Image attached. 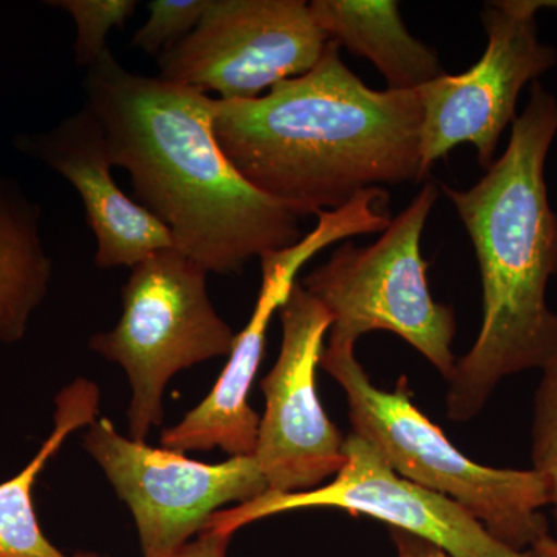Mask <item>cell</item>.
<instances>
[{
  "label": "cell",
  "instance_id": "cell-1",
  "mask_svg": "<svg viewBox=\"0 0 557 557\" xmlns=\"http://www.w3.org/2000/svg\"><path fill=\"white\" fill-rule=\"evenodd\" d=\"M84 90L112 166L129 172L138 203L208 273H240L302 239V219L252 188L220 149L214 98L132 73L110 50L87 69Z\"/></svg>",
  "mask_w": 557,
  "mask_h": 557
},
{
  "label": "cell",
  "instance_id": "cell-2",
  "mask_svg": "<svg viewBox=\"0 0 557 557\" xmlns=\"http://www.w3.org/2000/svg\"><path fill=\"white\" fill-rule=\"evenodd\" d=\"M329 40L310 72L248 101L214 98L220 149L252 188L300 219L362 190L421 182L417 90H373Z\"/></svg>",
  "mask_w": 557,
  "mask_h": 557
},
{
  "label": "cell",
  "instance_id": "cell-3",
  "mask_svg": "<svg viewBox=\"0 0 557 557\" xmlns=\"http://www.w3.org/2000/svg\"><path fill=\"white\" fill-rule=\"evenodd\" d=\"M556 134L555 95L536 81L504 156L469 189L442 186L475 249L483 296L478 339L449 380L453 421L478 416L507 376L557 366V313L547 304L557 274V214L545 182Z\"/></svg>",
  "mask_w": 557,
  "mask_h": 557
},
{
  "label": "cell",
  "instance_id": "cell-4",
  "mask_svg": "<svg viewBox=\"0 0 557 557\" xmlns=\"http://www.w3.org/2000/svg\"><path fill=\"white\" fill-rule=\"evenodd\" d=\"M319 366L343 387L354 434L372 443L399 475L453 498L509 548L527 552L548 533L541 515L549 505L548 486L533 468L472 461L417 408L406 376L394 391L376 387L354 346L327 344Z\"/></svg>",
  "mask_w": 557,
  "mask_h": 557
},
{
  "label": "cell",
  "instance_id": "cell-5",
  "mask_svg": "<svg viewBox=\"0 0 557 557\" xmlns=\"http://www.w3.org/2000/svg\"><path fill=\"white\" fill-rule=\"evenodd\" d=\"M437 199V185L426 183L375 244L344 242L300 285L333 319L329 344L355 347L366 333L391 332L449 381L457 364L456 314L432 298L421 256V236Z\"/></svg>",
  "mask_w": 557,
  "mask_h": 557
},
{
  "label": "cell",
  "instance_id": "cell-6",
  "mask_svg": "<svg viewBox=\"0 0 557 557\" xmlns=\"http://www.w3.org/2000/svg\"><path fill=\"white\" fill-rule=\"evenodd\" d=\"M121 292L119 324L90 339L101 357L126 370L131 437L145 443L163 421L164 387L180 370L233 350L236 333L208 296V271L175 248L132 267Z\"/></svg>",
  "mask_w": 557,
  "mask_h": 557
},
{
  "label": "cell",
  "instance_id": "cell-7",
  "mask_svg": "<svg viewBox=\"0 0 557 557\" xmlns=\"http://www.w3.org/2000/svg\"><path fill=\"white\" fill-rule=\"evenodd\" d=\"M391 222L387 190L366 189L346 207L319 214L318 225L298 244L262 256L258 302L234 339L225 369L208 397L161 434V446L177 453L220 448L231 457L252 456L260 418L249 406V391L262 362L271 319L288 299L300 269L329 245L383 233Z\"/></svg>",
  "mask_w": 557,
  "mask_h": 557
},
{
  "label": "cell",
  "instance_id": "cell-8",
  "mask_svg": "<svg viewBox=\"0 0 557 557\" xmlns=\"http://www.w3.org/2000/svg\"><path fill=\"white\" fill-rule=\"evenodd\" d=\"M557 9L547 0H502L482 11L485 53L460 75L443 73L418 89L423 120L420 131V178L457 146L478 149L479 164L493 166L498 139L518 120L516 108L528 83L557 61L555 47L539 40L537 11Z\"/></svg>",
  "mask_w": 557,
  "mask_h": 557
},
{
  "label": "cell",
  "instance_id": "cell-9",
  "mask_svg": "<svg viewBox=\"0 0 557 557\" xmlns=\"http://www.w3.org/2000/svg\"><path fill=\"white\" fill-rule=\"evenodd\" d=\"M327 42L306 0H211L193 33L160 54V78L222 101L256 100L310 72Z\"/></svg>",
  "mask_w": 557,
  "mask_h": 557
},
{
  "label": "cell",
  "instance_id": "cell-10",
  "mask_svg": "<svg viewBox=\"0 0 557 557\" xmlns=\"http://www.w3.org/2000/svg\"><path fill=\"white\" fill-rule=\"evenodd\" d=\"M84 448L131 508L145 557L172 555L223 505L245 504L269 491L252 456L201 463L123 437L108 418L89 426Z\"/></svg>",
  "mask_w": 557,
  "mask_h": 557
},
{
  "label": "cell",
  "instance_id": "cell-11",
  "mask_svg": "<svg viewBox=\"0 0 557 557\" xmlns=\"http://www.w3.org/2000/svg\"><path fill=\"white\" fill-rule=\"evenodd\" d=\"M343 468L327 485L300 493H271L218 511L203 531L231 537L240 528L281 512L307 508L346 509L426 539L454 557H528L491 536L468 509L399 475L379 449L351 432L344 440Z\"/></svg>",
  "mask_w": 557,
  "mask_h": 557
},
{
  "label": "cell",
  "instance_id": "cell-12",
  "mask_svg": "<svg viewBox=\"0 0 557 557\" xmlns=\"http://www.w3.org/2000/svg\"><path fill=\"white\" fill-rule=\"evenodd\" d=\"M278 314L281 351L260 384L267 405L252 457L271 493H300L336 475L346 461V438L317 391V368L333 319L298 282Z\"/></svg>",
  "mask_w": 557,
  "mask_h": 557
},
{
  "label": "cell",
  "instance_id": "cell-13",
  "mask_svg": "<svg viewBox=\"0 0 557 557\" xmlns=\"http://www.w3.org/2000/svg\"><path fill=\"white\" fill-rule=\"evenodd\" d=\"M16 146L67 180L79 194L97 242L98 269L137 265L174 247L170 230L120 189L100 121L84 106L44 134L21 135Z\"/></svg>",
  "mask_w": 557,
  "mask_h": 557
},
{
  "label": "cell",
  "instance_id": "cell-14",
  "mask_svg": "<svg viewBox=\"0 0 557 557\" xmlns=\"http://www.w3.org/2000/svg\"><path fill=\"white\" fill-rule=\"evenodd\" d=\"M309 7L327 39L372 62L388 90H418L445 73L437 51L410 35L394 0H313Z\"/></svg>",
  "mask_w": 557,
  "mask_h": 557
},
{
  "label": "cell",
  "instance_id": "cell-15",
  "mask_svg": "<svg viewBox=\"0 0 557 557\" xmlns=\"http://www.w3.org/2000/svg\"><path fill=\"white\" fill-rule=\"evenodd\" d=\"M54 426L20 474L0 483V557H100L91 553L67 556L44 536L33 502V486L50 458L70 434L97 421L100 388L78 379L62 388L54 399Z\"/></svg>",
  "mask_w": 557,
  "mask_h": 557
},
{
  "label": "cell",
  "instance_id": "cell-16",
  "mask_svg": "<svg viewBox=\"0 0 557 557\" xmlns=\"http://www.w3.org/2000/svg\"><path fill=\"white\" fill-rule=\"evenodd\" d=\"M39 207L14 180L0 174V343L27 332L33 311L49 292L51 259L39 231Z\"/></svg>",
  "mask_w": 557,
  "mask_h": 557
},
{
  "label": "cell",
  "instance_id": "cell-17",
  "mask_svg": "<svg viewBox=\"0 0 557 557\" xmlns=\"http://www.w3.org/2000/svg\"><path fill=\"white\" fill-rule=\"evenodd\" d=\"M47 3L67 11L75 21V60L87 69L109 50V33L123 27L138 5L137 0H50Z\"/></svg>",
  "mask_w": 557,
  "mask_h": 557
},
{
  "label": "cell",
  "instance_id": "cell-18",
  "mask_svg": "<svg viewBox=\"0 0 557 557\" xmlns=\"http://www.w3.org/2000/svg\"><path fill=\"white\" fill-rule=\"evenodd\" d=\"M211 0H152L149 20L135 33L132 47L161 54L182 42L199 25Z\"/></svg>",
  "mask_w": 557,
  "mask_h": 557
},
{
  "label": "cell",
  "instance_id": "cell-19",
  "mask_svg": "<svg viewBox=\"0 0 557 557\" xmlns=\"http://www.w3.org/2000/svg\"><path fill=\"white\" fill-rule=\"evenodd\" d=\"M533 469L547 482L549 505L557 522V366L542 372L534 397L533 431H531Z\"/></svg>",
  "mask_w": 557,
  "mask_h": 557
},
{
  "label": "cell",
  "instance_id": "cell-20",
  "mask_svg": "<svg viewBox=\"0 0 557 557\" xmlns=\"http://www.w3.org/2000/svg\"><path fill=\"white\" fill-rule=\"evenodd\" d=\"M391 537L398 557H454L426 539L413 536L401 530H391Z\"/></svg>",
  "mask_w": 557,
  "mask_h": 557
},
{
  "label": "cell",
  "instance_id": "cell-21",
  "mask_svg": "<svg viewBox=\"0 0 557 557\" xmlns=\"http://www.w3.org/2000/svg\"><path fill=\"white\" fill-rule=\"evenodd\" d=\"M230 539L211 531H201L197 541L188 542L166 557H226Z\"/></svg>",
  "mask_w": 557,
  "mask_h": 557
},
{
  "label": "cell",
  "instance_id": "cell-22",
  "mask_svg": "<svg viewBox=\"0 0 557 557\" xmlns=\"http://www.w3.org/2000/svg\"><path fill=\"white\" fill-rule=\"evenodd\" d=\"M528 557H557V541L545 534L527 549Z\"/></svg>",
  "mask_w": 557,
  "mask_h": 557
}]
</instances>
